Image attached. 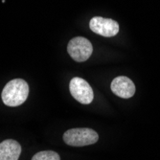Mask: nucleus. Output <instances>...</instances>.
<instances>
[{
	"mask_svg": "<svg viewBox=\"0 0 160 160\" xmlns=\"http://www.w3.org/2000/svg\"><path fill=\"white\" fill-rule=\"evenodd\" d=\"M67 51L74 61L77 62H82L90 58L93 52V47L91 42L87 38L76 37L68 42Z\"/></svg>",
	"mask_w": 160,
	"mask_h": 160,
	"instance_id": "obj_3",
	"label": "nucleus"
},
{
	"mask_svg": "<svg viewBox=\"0 0 160 160\" xmlns=\"http://www.w3.org/2000/svg\"><path fill=\"white\" fill-rule=\"evenodd\" d=\"M69 90L71 95L79 103L83 105L91 104L94 94L89 83L82 78H73L69 83Z\"/></svg>",
	"mask_w": 160,
	"mask_h": 160,
	"instance_id": "obj_4",
	"label": "nucleus"
},
{
	"mask_svg": "<svg viewBox=\"0 0 160 160\" xmlns=\"http://www.w3.org/2000/svg\"><path fill=\"white\" fill-rule=\"evenodd\" d=\"M21 146L18 142L8 139L0 143V160H18Z\"/></svg>",
	"mask_w": 160,
	"mask_h": 160,
	"instance_id": "obj_7",
	"label": "nucleus"
},
{
	"mask_svg": "<svg viewBox=\"0 0 160 160\" xmlns=\"http://www.w3.org/2000/svg\"><path fill=\"white\" fill-rule=\"evenodd\" d=\"M89 27L91 31L95 34L107 38L114 37L119 32V24L117 21L101 17H95L91 18L89 22Z\"/></svg>",
	"mask_w": 160,
	"mask_h": 160,
	"instance_id": "obj_5",
	"label": "nucleus"
},
{
	"mask_svg": "<svg viewBox=\"0 0 160 160\" xmlns=\"http://www.w3.org/2000/svg\"><path fill=\"white\" fill-rule=\"evenodd\" d=\"M29 85L22 79L10 81L3 88L1 97L3 103L8 107H18L27 100Z\"/></svg>",
	"mask_w": 160,
	"mask_h": 160,
	"instance_id": "obj_1",
	"label": "nucleus"
},
{
	"mask_svg": "<svg viewBox=\"0 0 160 160\" xmlns=\"http://www.w3.org/2000/svg\"><path fill=\"white\" fill-rule=\"evenodd\" d=\"M111 91L120 98H132L135 93V85L133 82L128 77L119 76L111 82Z\"/></svg>",
	"mask_w": 160,
	"mask_h": 160,
	"instance_id": "obj_6",
	"label": "nucleus"
},
{
	"mask_svg": "<svg viewBox=\"0 0 160 160\" xmlns=\"http://www.w3.org/2000/svg\"><path fill=\"white\" fill-rule=\"evenodd\" d=\"M99 139L95 130L87 128H71L63 134V141L73 147H83L95 144Z\"/></svg>",
	"mask_w": 160,
	"mask_h": 160,
	"instance_id": "obj_2",
	"label": "nucleus"
},
{
	"mask_svg": "<svg viewBox=\"0 0 160 160\" xmlns=\"http://www.w3.org/2000/svg\"><path fill=\"white\" fill-rule=\"evenodd\" d=\"M32 160H61L60 155L53 151H43L36 153Z\"/></svg>",
	"mask_w": 160,
	"mask_h": 160,
	"instance_id": "obj_8",
	"label": "nucleus"
}]
</instances>
